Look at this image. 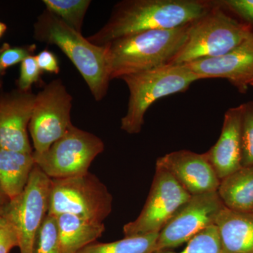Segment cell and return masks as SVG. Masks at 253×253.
I'll list each match as a JSON object with an SVG mask.
<instances>
[{"label":"cell","instance_id":"6da1fadb","mask_svg":"<svg viewBox=\"0 0 253 253\" xmlns=\"http://www.w3.org/2000/svg\"><path fill=\"white\" fill-rule=\"evenodd\" d=\"M214 1L124 0L115 5L109 21L86 39L97 46L141 32L173 29L191 24L208 14Z\"/></svg>","mask_w":253,"mask_h":253},{"label":"cell","instance_id":"7a4b0ae2","mask_svg":"<svg viewBox=\"0 0 253 253\" xmlns=\"http://www.w3.org/2000/svg\"><path fill=\"white\" fill-rule=\"evenodd\" d=\"M191 24L141 32L108 43L104 46L111 79L171 64L185 44Z\"/></svg>","mask_w":253,"mask_h":253},{"label":"cell","instance_id":"3957f363","mask_svg":"<svg viewBox=\"0 0 253 253\" xmlns=\"http://www.w3.org/2000/svg\"><path fill=\"white\" fill-rule=\"evenodd\" d=\"M34 38L57 46L81 73L94 99H104L111 80L104 46L92 44L46 9L34 24Z\"/></svg>","mask_w":253,"mask_h":253},{"label":"cell","instance_id":"277c9868","mask_svg":"<svg viewBox=\"0 0 253 253\" xmlns=\"http://www.w3.org/2000/svg\"><path fill=\"white\" fill-rule=\"evenodd\" d=\"M121 79L129 91L127 111L121 120V129L130 134L140 132L145 114L155 101L184 92L195 82L203 80L186 65L172 64L127 75Z\"/></svg>","mask_w":253,"mask_h":253},{"label":"cell","instance_id":"5b68a950","mask_svg":"<svg viewBox=\"0 0 253 253\" xmlns=\"http://www.w3.org/2000/svg\"><path fill=\"white\" fill-rule=\"evenodd\" d=\"M253 33V28L234 19L214 1V6L190 26L188 38L172 65L217 57L242 44Z\"/></svg>","mask_w":253,"mask_h":253},{"label":"cell","instance_id":"8992f818","mask_svg":"<svg viewBox=\"0 0 253 253\" xmlns=\"http://www.w3.org/2000/svg\"><path fill=\"white\" fill-rule=\"evenodd\" d=\"M113 196L104 183L90 172L51 179L48 214H69L104 223L112 212Z\"/></svg>","mask_w":253,"mask_h":253},{"label":"cell","instance_id":"52a82bcc","mask_svg":"<svg viewBox=\"0 0 253 253\" xmlns=\"http://www.w3.org/2000/svg\"><path fill=\"white\" fill-rule=\"evenodd\" d=\"M104 150L103 141L74 126L42 154L33 152L35 163L51 179L72 177L89 172L95 158Z\"/></svg>","mask_w":253,"mask_h":253},{"label":"cell","instance_id":"ba28073f","mask_svg":"<svg viewBox=\"0 0 253 253\" xmlns=\"http://www.w3.org/2000/svg\"><path fill=\"white\" fill-rule=\"evenodd\" d=\"M72 101V96L60 79L51 81L36 94L28 126L33 141V152H44L73 126Z\"/></svg>","mask_w":253,"mask_h":253},{"label":"cell","instance_id":"9c48e42d","mask_svg":"<svg viewBox=\"0 0 253 253\" xmlns=\"http://www.w3.org/2000/svg\"><path fill=\"white\" fill-rule=\"evenodd\" d=\"M51 184V178L36 165L23 192L3 212L16 228L21 253H34L37 233L49 211Z\"/></svg>","mask_w":253,"mask_h":253},{"label":"cell","instance_id":"30bf717a","mask_svg":"<svg viewBox=\"0 0 253 253\" xmlns=\"http://www.w3.org/2000/svg\"><path fill=\"white\" fill-rule=\"evenodd\" d=\"M191 195L167 169L156 165L146 204L135 220L123 226L125 237L159 233Z\"/></svg>","mask_w":253,"mask_h":253},{"label":"cell","instance_id":"8fae6325","mask_svg":"<svg viewBox=\"0 0 253 253\" xmlns=\"http://www.w3.org/2000/svg\"><path fill=\"white\" fill-rule=\"evenodd\" d=\"M224 206L217 191L191 196L160 231L156 251L177 247L214 225Z\"/></svg>","mask_w":253,"mask_h":253},{"label":"cell","instance_id":"7c38bea8","mask_svg":"<svg viewBox=\"0 0 253 253\" xmlns=\"http://www.w3.org/2000/svg\"><path fill=\"white\" fill-rule=\"evenodd\" d=\"M186 65L203 80H227L241 94L253 81V33L235 49L217 57L192 61Z\"/></svg>","mask_w":253,"mask_h":253},{"label":"cell","instance_id":"4fadbf2b","mask_svg":"<svg viewBox=\"0 0 253 253\" xmlns=\"http://www.w3.org/2000/svg\"><path fill=\"white\" fill-rule=\"evenodd\" d=\"M36 94L18 90L0 99V148L33 154L28 135Z\"/></svg>","mask_w":253,"mask_h":253},{"label":"cell","instance_id":"5bb4252c","mask_svg":"<svg viewBox=\"0 0 253 253\" xmlns=\"http://www.w3.org/2000/svg\"><path fill=\"white\" fill-rule=\"evenodd\" d=\"M156 165L167 169L191 196L217 191L220 184L204 154L179 150L158 158Z\"/></svg>","mask_w":253,"mask_h":253},{"label":"cell","instance_id":"9a60e30c","mask_svg":"<svg viewBox=\"0 0 253 253\" xmlns=\"http://www.w3.org/2000/svg\"><path fill=\"white\" fill-rule=\"evenodd\" d=\"M241 119V105L228 109L224 114L219 139L204 154L220 181L242 167Z\"/></svg>","mask_w":253,"mask_h":253},{"label":"cell","instance_id":"2e32d148","mask_svg":"<svg viewBox=\"0 0 253 253\" xmlns=\"http://www.w3.org/2000/svg\"><path fill=\"white\" fill-rule=\"evenodd\" d=\"M214 225L223 253H253V213L238 212L224 206Z\"/></svg>","mask_w":253,"mask_h":253},{"label":"cell","instance_id":"e0dca14e","mask_svg":"<svg viewBox=\"0 0 253 253\" xmlns=\"http://www.w3.org/2000/svg\"><path fill=\"white\" fill-rule=\"evenodd\" d=\"M33 154L0 148V186L9 200L21 194L27 185L36 166Z\"/></svg>","mask_w":253,"mask_h":253},{"label":"cell","instance_id":"ac0fdd59","mask_svg":"<svg viewBox=\"0 0 253 253\" xmlns=\"http://www.w3.org/2000/svg\"><path fill=\"white\" fill-rule=\"evenodd\" d=\"M56 218L61 253L79 252L96 242L105 231L104 223L92 222L73 214H59Z\"/></svg>","mask_w":253,"mask_h":253},{"label":"cell","instance_id":"d6986e66","mask_svg":"<svg viewBox=\"0 0 253 253\" xmlns=\"http://www.w3.org/2000/svg\"><path fill=\"white\" fill-rule=\"evenodd\" d=\"M218 194L225 207L238 212L253 211V166L241 167L220 181Z\"/></svg>","mask_w":253,"mask_h":253},{"label":"cell","instance_id":"ffe728a7","mask_svg":"<svg viewBox=\"0 0 253 253\" xmlns=\"http://www.w3.org/2000/svg\"><path fill=\"white\" fill-rule=\"evenodd\" d=\"M158 234L125 237L111 243L94 242L77 253H153L156 251Z\"/></svg>","mask_w":253,"mask_h":253},{"label":"cell","instance_id":"44dd1931","mask_svg":"<svg viewBox=\"0 0 253 253\" xmlns=\"http://www.w3.org/2000/svg\"><path fill=\"white\" fill-rule=\"evenodd\" d=\"M89 0H44L46 9L56 15L70 27L81 33Z\"/></svg>","mask_w":253,"mask_h":253},{"label":"cell","instance_id":"7402d4cb","mask_svg":"<svg viewBox=\"0 0 253 253\" xmlns=\"http://www.w3.org/2000/svg\"><path fill=\"white\" fill-rule=\"evenodd\" d=\"M187 243L185 249L179 253L165 250L153 253H224L215 225L206 228Z\"/></svg>","mask_w":253,"mask_h":253},{"label":"cell","instance_id":"603a6c76","mask_svg":"<svg viewBox=\"0 0 253 253\" xmlns=\"http://www.w3.org/2000/svg\"><path fill=\"white\" fill-rule=\"evenodd\" d=\"M34 253H61L56 216L47 214L37 233Z\"/></svg>","mask_w":253,"mask_h":253},{"label":"cell","instance_id":"cb8c5ba5","mask_svg":"<svg viewBox=\"0 0 253 253\" xmlns=\"http://www.w3.org/2000/svg\"><path fill=\"white\" fill-rule=\"evenodd\" d=\"M241 106V165L245 167L253 166V101L245 103Z\"/></svg>","mask_w":253,"mask_h":253},{"label":"cell","instance_id":"d4e9b609","mask_svg":"<svg viewBox=\"0 0 253 253\" xmlns=\"http://www.w3.org/2000/svg\"><path fill=\"white\" fill-rule=\"evenodd\" d=\"M36 49L35 44L26 46L11 47L4 44L0 49V68L5 71L18 63H21L28 56H32Z\"/></svg>","mask_w":253,"mask_h":253},{"label":"cell","instance_id":"484cf974","mask_svg":"<svg viewBox=\"0 0 253 253\" xmlns=\"http://www.w3.org/2000/svg\"><path fill=\"white\" fill-rule=\"evenodd\" d=\"M41 73L42 71L37 63L34 55L28 56L26 59L23 60L21 62L20 76L18 81L19 90H31L32 85L34 83H38L41 79Z\"/></svg>","mask_w":253,"mask_h":253},{"label":"cell","instance_id":"4316f807","mask_svg":"<svg viewBox=\"0 0 253 253\" xmlns=\"http://www.w3.org/2000/svg\"><path fill=\"white\" fill-rule=\"evenodd\" d=\"M19 241L16 228L4 214L0 215V253H9L18 247Z\"/></svg>","mask_w":253,"mask_h":253},{"label":"cell","instance_id":"83f0119b","mask_svg":"<svg viewBox=\"0 0 253 253\" xmlns=\"http://www.w3.org/2000/svg\"><path fill=\"white\" fill-rule=\"evenodd\" d=\"M215 1L223 9L237 15L246 24L252 27L253 0H218Z\"/></svg>","mask_w":253,"mask_h":253},{"label":"cell","instance_id":"f1b7e54d","mask_svg":"<svg viewBox=\"0 0 253 253\" xmlns=\"http://www.w3.org/2000/svg\"><path fill=\"white\" fill-rule=\"evenodd\" d=\"M37 63L42 71L58 74L60 72L59 61L52 51L43 50L35 56Z\"/></svg>","mask_w":253,"mask_h":253},{"label":"cell","instance_id":"f546056e","mask_svg":"<svg viewBox=\"0 0 253 253\" xmlns=\"http://www.w3.org/2000/svg\"><path fill=\"white\" fill-rule=\"evenodd\" d=\"M9 199L7 197L4 191L0 186V215L4 212L6 205L9 202Z\"/></svg>","mask_w":253,"mask_h":253},{"label":"cell","instance_id":"4dcf8cb0","mask_svg":"<svg viewBox=\"0 0 253 253\" xmlns=\"http://www.w3.org/2000/svg\"><path fill=\"white\" fill-rule=\"evenodd\" d=\"M6 28H7V27H6V24L0 21V38L4 34L5 32L6 31Z\"/></svg>","mask_w":253,"mask_h":253},{"label":"cell","instance_id":"1f68e13d","mask_svg":"<svg viewBox=\"0 0 253 253\" xmlns=\"http://www.w3.org/2000/svg\"><path fill=\"white\" fill-rule=\"evenodd\" d=\"M3 72H4V71H3V70L0 68V76H1V74H2Z\"/></svg>","mask_w":253,"mask_h":253},{"label":"cell","instance_id":"d6a6232c","mask_svg":"<svg viewBox=\"0 0 253 253\" xmlns=\"http://www.w3.org/2000/svg\"><path fill=\"white\" fill-rule=\"evenodd\" d=\"M250 86H253V81L251 82V84H250Z\"/></svg>","mask_w":253,"mask_h":253},{"label":"cell","instance_id":"836d02e7","mask_svg":"<svg viewBox=\"0 0 253 253\" xmlns=\"http://www.w3.org/2000/svg\"><path fill=\"white\" fill-rule=\"evenodd\" d=\"M251 213H253V212H251Z\"/></svg>","mask_w":253,"mask_h":253},{"label":"cell","instance_id":"e575fe53","mask_svg":"<svg viewBox=\"0 0 253 253\" xmlns=\"http://www.w3.org/2000/svg\"></svg>","mask_w":253,"mask_h":253}]
</instances>
